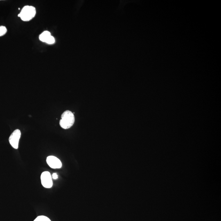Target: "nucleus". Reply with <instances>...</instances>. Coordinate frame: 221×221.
I'll use <instances>...</instances> for the list:
<instances>
[{"mask_svg": "<svg viewBox=\"0 0 221 221\" xmlns=\"http://www.w3.org/2000/svg\"><path fill=\"white\" fill-rule=\"evenodd\" d=\"M75 122L74 114L71 111L66 110L61 115V119L59 122L61 127L64 129L71 128Z\"/></svg>", "mask_w": 221, "mask_h": 221, "instance_id": "f257e3e1", "label": "nucleus"}, {"mask_svg": "<svg viewBox=\"0 0 221 221\" xmlns=\"http://www.w3.org/2000/svg\"><path fill=\"white\" fill-rule=\"evenodd\" d=\"M36 13V9L35 7L26 5L22 9L21 12L18 15V17L24 21H28L35 17Z\"/></svg>", "mask_w": 221, "mask_h": 221, "instance_id": "f03ea898", "label": "nucleus"}, {"mask_svg": "<svg viewBox=\"0 0 221 221\" xmlns=\"http://www.w3.org/2000/svg\"><path fill=\"white\" fill-rule=\"evenodd\" d=\"M21 132L19 129H17L12 132L9 137V141L10 145L15 149H17L19 147V139H20Z\"/></svg>", "mask_w": 221, "mask_h": 221, "instance_id": "7ed1b4c3", "label": "nucleus"}, {"mask_svg": "<svg viewBox=\"0 0 221 221\" xmlns=\"http://www.w3.org/2000/svg\"><path fill=\"white\" fill-rule=\"evenodd\" d=\"M41 182L42 185L46 188H51L52 186V181L51 175L49 172H43L41 176Z\"/></svg>", "mask_w": 221, "mask_h": 221, "instance_id": "20e7f679", "label": "nucleus"}, {"mask_svg": "<svg viewBox=\"0 0 221 221\" xmlns=\"http://www.w3.org/2000/svg\"><path fill=\"white\" fill-rule=\"evenodd\" d=\"M46 162L49 166L53 169L60 168L62 166V163L60 160L53 156H48L47 158Z\"/></svg>", "mask_w": 221, "mask_h": 221, "instance_id": "39448f33", "label": "nucleus"}, {"mask_svg": "<svg viewBox=\"0 0 221 221\" xmlns=\"http://www.w3.org/2000/svg\"><path fill=\"white\" fill-rule=\"evenodd\" d=\"M51 36V34L49 31H45L40 35L39 36V39L42 42H45L47 39Z\"/></svg>", "mask_w": 221, "mask_h": 221, "instance_id": "423d86ee", "label": "nucleus"}, {"mask_svg": "<svg viewBox=\"0 0 221 221\" xmlns=\"http://www.w3.org/2000/svg\"><path fill=\"white\" fill-rule=\"evenodd\" d=\"M34 221H51V220L46 216H39L36 217Z\"/></svg>", "mask_w": 221, "mask_h": 221, "instance_id": "0eeeda50", "label": "nucleus"}, {"mask_svg": "<svg viewBox=\"0 0 221 221\" xmlns=\"http://www.w3.org/2000/svg\"><path fill=\"white\" fill-rule=\"evenodd\" d=\"M7 32V29L6 27L4 26H0V36H3L6 34Z\"/></svg>", "mask_w": 221, "mask_h": 221, "instance_id": "6e6552de", "label": "nucleus"}, {"mask_svg": "<svg viewBox=\"0 0 221 221\" xmlns=\"http://www.w3.org/2000/svg\"><path fill=\"white\" fill-rule=\"evenodd\" d=\"M46 43L49 44H52L55 43V38L53 36H50V37L47 39V40L45 42Z\"/></svg>", "mask_w": 221, "mask_h": 221, "instance_id": "1a4fd4ad", "label": "nucleus"}, {"mask_svg": "<svg viewBox=\"0 0 221 221\" xmlns=\"http://www.w3.org/2000/svg\"><path fill=\"white\" fill-rule=\"evenodd\" d=\"M52 177L54 179H57L58 178V175L55 173L52 174Z\"/></svg>", "mask_w": 221, "mask_h": 221, "instance_id": "9d476101", "label": "nucleus"}]
</instances>
